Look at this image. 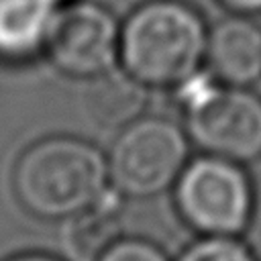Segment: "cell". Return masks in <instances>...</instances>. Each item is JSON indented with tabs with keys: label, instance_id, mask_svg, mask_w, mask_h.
I'll return each instance as SVG.
<instances>
[{
	"label": "cell",
	"instance_id": "cell-3",
	"mask_svg": "<svg viewBox=\"0 0 261 261\" xmlns=\"http://www.w3.org/2000/svg\"><path fill=\"white\" fill-rule=\"evenodd\" d=\"M190 137L210 155L251 161L261 155V98L243 86H218L210 77L179 84Z\"/></svg>",
	"mask_w": 261,
	"mask_h": 261
},
{
	"label": "cell",
	"instance_id": "cell-9",
	"mask_svg": "<svg viewBox=\"0 0 261 261\" xmlns=\"http://www.w3.org/2000/svg\"><path fill=\"white\" fill-rule=\"evenodd\" d=\"M57 0H0V57L24 59L45 47Z\"/></svg>",
	"mask_w": 261,
	"mask_h": 261
},
{
	"label": "cell",
	"instance_id": "cell-14",
	"mask_svg": "<svg viewBox=\"0 0 261 261\" xmlns=\"http://www.w3.org/2000/svg\"><path fill=\"white\" fill-rule=\"evenodd\" d=\"M8 261H57V259H51L47 255H18V257H12Z\"/></svg>",
	"mask_w": 261,
	"mask_h": 261
},
{
	"label": "cell",
	"instance_id": "cell-5",
	"mask_svg": "<svg viewBox=\"0 0 261 261\" xmlns=\"http://www.w3.org/2000/svg\"><path fill=\"white\" fill-rule=\"evenodd\" d=\"M188 141L177 124L165 118H137L120 128L106 159L108 177L120 194L149 198L179 177Z\"/></svg>",
	"mask_w": 261,
	"mask_h": 261
},
{
	"label": "cell",
	"instance_id": "cell-4",
	"mask_svg": "<svg viewBox=\"0 0 261 261\" xmlns=\"http://www.w3.org/2000/svg\"><path fill=\"white\" fill-rule=\"evenodd\" d=\"M175 206L206 237H234L251 220L253 192L237 161L208 155L184 165L175 179Z\"/></svg>",
	"mask_w": 261,
	"mask_h": 261
},
{
	"label": "cell",
	"instance_id": "cell-7",
	"mask_svg": "<svg viewBox=\"0 0 261 261\" xmlns=\"http://www.w3.org/2000/svg\"><path fill=\"white\" fill-rule=\"evenodd\" d=\"M206 57L212 73L230 86H247L261 75V29L245 16L220 20L208 35Z\"/></svg>",
	"mask_w": 261,
	"mask_h": 261
},
{
	"label": "cell",
	"instance_id": "cell-13",
	"mask_svg": "<svg viewBox=\"0 0 261 261\" xmlns=\"http://www.w3.org/2000/svg\"><path fill=\"white\" fill-rule=\"evenodd\" d=\"M220 2L239 14H249V12L261 10V0H220Z\"/></svg>",
	"mask_w": 261,
	"mask_h": 261
},
{
	"label": "cell",
	"instance_id": "cell-12",
	"mask_svg": "<svg viewBox=\"0 0 261 261\" xmlns=\"http://www.w3.org/2000/svg\"><path fill=\"white\" fill-rule=\"evenodd\" d=\"M96 261H167V259L149 241L116 239L98 255Z\"/></svg>",
	"mask_w": 261,
	"mask_h": 261
},
{
	"label": "cell",
	"instance_id": "cell-1",
	"mask_svg": "<svg viewBox=\"0 0 261 261\" xmlns=\"http://www.w3.org/2000/svg\"><path fill=\"white\" fill-rule=\"evenodd\" d=\"M202 18L175 0H151L120 27L118 59L145 86H179L206 57Z\"/></svg>",
	"mask_w": 261,
	"mask_h": 261
},
{
	"label": "cell",
	"instance_id": "cell-10",
	"mask_svg": "<svg viewBox=\"0 0 261 261\" xmlns=\"http://www.w3.org/2000/svg\"><path fill=\"white\" fill-rule=\"evenodd\" d=\"M118 232V200L104 192L86 210L71 216L65 247L80 261H96L98 255L116 241Z\"/></svg>",
	"mask_w": 261,
	"mask_h": 261
},
{
	"label": "cell",
	"instance_id": "cell-8",
	"mask_svg": "<svg viewBox=\"0 0 261 261\" xmlns=\"http://www.w3.org/2000/svg\"><path fill=\"white\" fill-rule=\"evenodd\" d=\"M147 86L124 69H108L90 77L84 90V116L104 130L124 128L147 104Z\"/></svg>",
	"mask_w": 261,
	"mask_h": 261
},
{
	"label": "cell",
	"instance_id": "cell-11",
	"mask_svg": "<svg viewBox=\"0 0 261 261\" xmlns=\"http://www.w3.org/2000/svg\"><path fill=\"white\" fill-rule=\"evenodd\" d=\"M175 261H255V257L234 237H206L190 245Z\"/></svg>",
	"mask_w": 261,
	"mask_h": 261
},
{
	"label": "cell",
	"instance_id": "cell-6",
	"mask_svg": "<svg viewBox=\"0 0 261 261\" xmlns=\"http://www.w3.org/2000/svg\"><path fill=\"white\" fill-rule=\"evenodd\" d=\"M120 29L96 2L75 0L55 12L47 35V53L57 69L90 80L114 67Z\"/></svg>",
	"mask_w": 261,
	"mask_h": 261
},
{
	"label": "cell",
	"instance_id": "cell-2",
	"mask_svg": "<svg viewBox=\"0 0 261 261\" xmlns=\"http://www.w3.org/2000/svg\"><path fill=\"white\" fill-rule=\"evenodd\" d=\"M12 181L18 200L33 214L71 218L106 192L108 165L90 143L53 137L20 155Z\"/></svg>",
	"mask_w": 261,
	"mask_h": 261
}]
</instances>
